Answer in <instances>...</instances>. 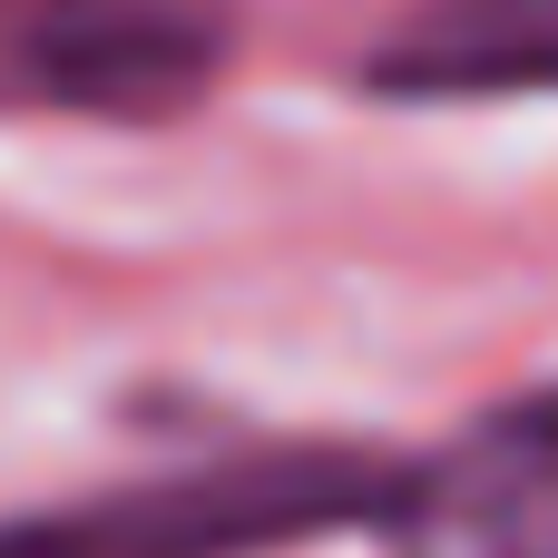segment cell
<instances>
[{
    "label": "cell",
    "instance_id": "3957f363",
    "mask_svg": "<svg viewBox=\"0 0 558 558\" xmlns=\"http://www.w3.org/2000/svg\"><path fill=\"white\" fill-rule=\"evenodd\" d=\"M392 558H558V383L490 402L441 451L402 461Z\"/></svg>",
    "mask_w": 558,
    "mask_h": 558
},
{
    "label": "cell",
    "instance_id": "6da1fadb",
    "mask_svg": "<svg viewBox=\"0 0 558 558\" xmlns=\"http://www.w3.org/2000/svg\"><path fill=\"white\" fill-rule=\"evenodd\" d=\"M392 490L402 461L363 441H235L10 510L0 558H284L333 530H383Z\"/></svg>",
    "mask_w": 558,
    "mask_h": 558
},
{
    "label": "cell",
    "instance_id": "7a4b0ae2",
    "mask_svg": "<svg viewBox=\"0 0 558 558\" xmlns=\"http://www.w3.org/2000/svg\"><path fill=\"white\" fill-rule=\"evenodd\" d=\"M245 49V0H0V118L186 128Z\"/></svg>",
    "mask_w": 558,
    "mask_h": 558
},
{
    "label": "cell",
    "instance_id": "277c9868",
    "mask_svg": "<svg viewBox=\"0 0 558 558\" xmlns=\"http://www.w3.org/2000/svg\"><path fill=\"white\" fill-rule=\"evenodd\" d=\"M353 88L383 108L558 98V0H402L363 39Z\"/></svg>",
    "mask_w": 558,
    "mask_h": 558
}]
</instances>
